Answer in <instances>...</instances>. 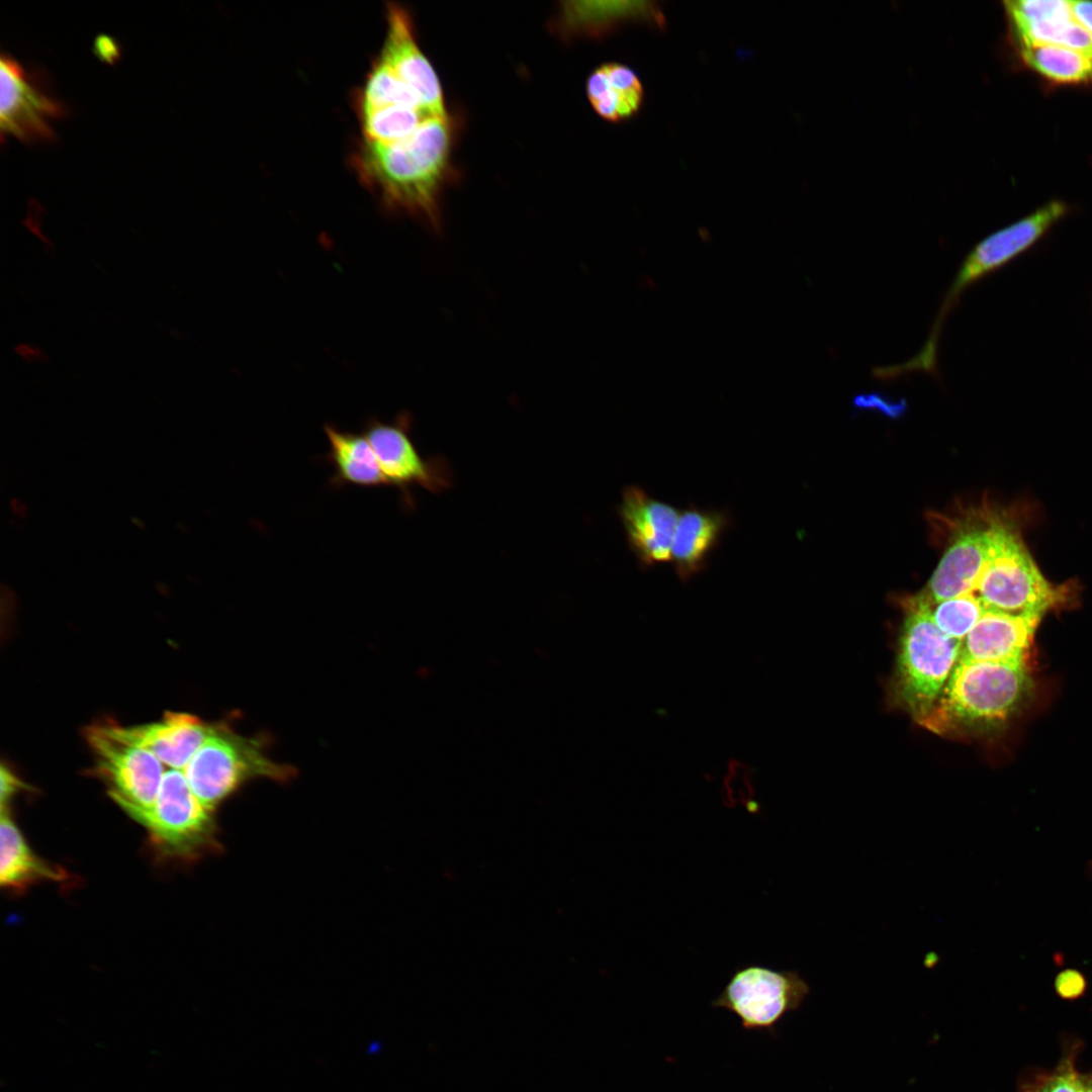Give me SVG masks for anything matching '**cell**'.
<instances>
[{
    "label": "cell",
    "instance_id": "obj_1",
    "mask_svg": "<svg viewBox=\"0 0 1092 1092\" xmlns=\"http://www.w3.org/2000/svg\"><path fill=\"white\" fill-rule=\"evenodd\" d=\"M453 138L448 116L431 117L395 143L361 139L350 164L386 210L412 216L439 233L443 228L440 199L450 172Z\"/></svg>",
    "mask_w": 1092,
    "mask_h": 1092
},
{
    "label": "cell",
    "instance_id": "obj_2",
    "mask_svg": "<svg viewBox=\"0 0 1092 1092\" xmlns=\"http://www.w3.org/2000/svg\"><path fill=\"white\" fill-rule=\"evenodd\" d=\"M1069 211L1061 200H1052L1024 217L1004 226L976 244L967 254L942 298L929 335L921 350L911 358L912 366L924 373H936L938 344L942 326L961 294L984 277L1000 270L1038 244Z\"/></svg>",
    "mask_w": 1092,
    "mask_h": 1092
},
{
    "label": "cell",
    "instance_id": "obj_3",
    "mask_svg": "<svg viewBox=\"0 0 1092 1092\" xmlns=\"http://www.w3.org/2000/svg\"><path fill=\"white\" fill-rule=\"evenodd\" d=\"M1031 688L1023 661L958 659L939 701L924 719L932 727L946 721H1003L1026 700Z\"/></svg>",
    "mask_w": 1092,
    "mask_h": 1092
},
{
    "label": "cell",
    "instance_id": "obj_4",
    "mask_svg": "<svg viewBox=\"0 0 1092 1092\" xmlns=\"http://www.w3.org/2000/svg\"><path fill=\"white\" fill-rule=\"evenodd\" d=\"M183 772L194 795L213 811L245 782L256 778L286 782L295 769L270 759L258 738L216 724Z\"/></svg>",
    "mask_w": 1092,
    "mask_h": 1092
},
{
    "label": "cell",
    "instance_id": "obj_5",
    "mask_svg": "<svg viewBox=\"0 0 1092 1092\" xmlns=\"http://www.w3.org/2000/svg\"><path fill=\"white\" fill-rule=\"evenodd\" d=\"M907 607L899 651L900 688L907 705L926 716L959 659L962 641L935 625L930 605L920 595Z\"/></svg>",
    "mask_w": 1092,
    "mask_h": 1092
},
{
    "label": "cell",
    "instance_id": "obj_6",
    "mask_svg": "<svg viewBox=\"0 0 1092 1092\" xmlns=\"http://www.w3.org/2000/svg\"><path fill=\"white\" fill-rule=\"evenodd\" d=\"M212 812L194 795L183 770L168 768L153 807L133 819L162 856L186 861L217 849Z\"/></svg>",
    "mask_w": 1092,
    "mask_h": 1092
},
{
    "label": "cell",
    "instance_id": "obj_7",
    "mask_svg": "<svg viewBox=\"0 0 1092 1092\" xmlns=\"http://www.w3.org/2000/svg\"><path fill=\"white\" fill-rule=\"evenodd\" d=\"M973 594L986 611L1037 621L1060 600V592L1042 576L1018 535L1003 524Z\"/></svg>",
    "mask_w": 1092,
    "mask_h": 1092
},
{
    "label": "cell",
    "instance_id": "obj_8",
    "mask_svg": "<svg viewBox=\"0 0 1092 1092\" xmlns=\"http://www.w3.org/2000/svg\"><path fill=\"white\" fill-rule=\"evenodd\" d=\"M809 993L796 971L749 964L734 971L711 1005L736 1015L744 1030L776 1034L779 1022L799 1009Z\"/></svg>",
    "mask_w": 1092,
    "mask_h": 1092
},
{
    "label": "cell",
    "instance_id": "obj_9",
    "mask_svg": "<svg viewBox=\"0 0 1092 1092\" xmlns=\"http://www.w3.org/2000/svg\"><path fill=\"white\" fill-rule=\"evenodd\" d=\"M412 416L404 412L392 422L370 418L363 433L371 444L388 487L397 488L404 507L413 509L411 488L440 493L452 485L453 475L444 457H424L411 437Z\"/></svg>",
    "mask_w": 1092,
    "mask_h": 1092
},
{
    "label": "cell",
    "instance_id": "obj_10",
    "mask_svg": "<svg viewBox=\"0 0 1092 1092\" xmlns=\"http://www.w3.org/2000/svg\"><path fill=\"white\" fill-rule=\"evenodd\" d=\"M86 737L97 769L110 786L111 798L131 818L150 810L165 772L158 757L113 736L105 726L90 727Z\"/></svg>",
    "mask_w": 1092,
    "mask_h": 1092
},
{
    "label": "cell",
    "instance_id": "obj_11",
    "mask_svg": "<svg viewBox=\"0 0 1092 1092\" xmlns=\"http://www.w3.org/2000/svg\"><path fill=\"white\" fill-rule=\"evenodd\" d=\"M2 135L24 142L55 138L52 122L64 117L66 106L52 93L40 72L24 69L10 55L0 62Z\"/></svg>",
    "mask_w": 1092,
    "mask_h": 1092
},
{
    "label": "cell",
    "instance_id": "obj_12",
    "mask_svg": "<svg viewBox=\"0 0 1092 1092\" xmlns=\"http://www.w3.org/2000/svg\"><path fill=\"white\" fill-rule=\"evenodd\" d=\"M617 512L641 568L671 560V543L680 513L676 508L650 496L640 486L628 485Z\"/></svg>",
    "mask_w": 1092,
    "mask_h": 1092
},
{
    "label": "cell",
    "instance_id": "obj_13",
    "mask_svg": "<svg viewBox=\"0 0 1092 1092\" xmlns=\"http://www.w3.org/2000/svg\"><path fill=\"white\" fill-rule=\"evenodd\" d=\"M378 59L416 91L428 112L447 116L439 78L417 42L410 13L398 4L387 5L386 33Z\"/></svg>",
    "mask_w": 1092,
    "mask_h": 1092
},
{
    "label": "cell",
    "instance_id": "obj_14",
    "mask_svg": "<svg viewBox=\"0 0 1092 1092\" xmlns=\"http://www.w3.org/2000/svg\"><path fill=\"white\" fill-rule=\"evenodd\" d=\"M999 523L959 535L946 549L926 590L920 596L930 605L973 594L996 548Z\"/></svg>",
    "mask_w": 1092,
    "mask_h": 1092
},
{
    "label": "cell",
    "instance_id": "obj_15",
    "mask_svg": "<svg viewBox=\"0 0 1092 1092\" xmlns=\"http://www.w3.org/2000/svg\"><path fill=\"white\" fill-rule=\"evenodd\" d=\"M105 728L113 736L151 751L169 768L184 770L213 725L188 713L169 712L157 722Z\"/></svg>",
    "mask_w": 1092,
    "mask_h": 1092
},
{
    "label": "cell",
    "instance_id": "obj_16",
    "mask_svg": "<svg viewBox=\"0 0 1092 1092\" xmlns=\"http://www.w3.org/2000/svg\"><path fill=\"white\" fill-rule=\"evenodd\" d=\"M731 525L726 511L702 509L693 504L679 513L671 543V562L681 582L703 572L711 553Z\"/></svg>",
    "mask_w": 1092,
    "mask_h": 1092
},
{
    "label": "cell",
    "instance_id": "obj_17",
    "mask_svg": "<svg viewBox=\"0 0 1092 1092\" xmlns=\"http://www.w3.org/2000/svg\"><path fill=\"white\" fill-rule=\"evenodd\" d=\"M1038 622L986 611L962 641L959 659L1023 661Z\"/></svg>",
    "mask_w": 1092,
    "mask_h": 1092
},
{
    "label": "cell",
    "instance_id": "obj_18",
    "mask_svg": "<svg viewBox=\"0 0 1092 1092\" xmlns=\"http://www.w3.org/2000/svg\"><path fill=\"white\" fill-rule=\"evenodd\" d=\"M632 22L664 24V15L650 1H576L564 2L557 21L559 31L566 34H606Z\"/></svg>",
    "mask_w": 1092,
    "mask_h": 1092
},
{
    "label": "cell",
    "instance_id": "obj_19",
    "mask_svg": "<svg viewBox=\"0 0 1092 1092\" xmlns=\"http://www.w3.org/2000/svg\"><path fill=\"white\" fill-rule=\"evenodd\" d=\"M324 432L329 444L324 459L334 469L330 479L332 487H388L374 450L363 432L345 431L333 424H326Z\"/></svg>",
    "mask_w": 1092,
    "mask_h": 1092
},
{
    "label": "cell",
    "instance_id": "obj_20",
    "mask_svg": "<svg viewBox=\"0 0 1092 1092\" xmlns=\"http://www.w3.org/2000/svg\"><path fill=\"white\" fill-rule=\"evenodd\" d=\"M586 95L594 110L605 120L619 122L640 110L644 90L637 74L628 66L608 63L587 78Z\"/></svg>",
    "mask_w": 1092,
    "mask_h": 1092
},
{
    "label": "cell",
    "instance_id": "obj_21",
    "mask_svg": "<svg viewBox=\"0 0 1092 1092\" xmlns=\"http://www.w3.org/2000/svg\"><path fill=\"white\" fill-rule=\"evenodd\" d=\"M65 873L36 856L24 840L7 810H1L0 882L10 890H21L42 881H63Z\"/></svg>",
    "mask_w": 1092,
    "mask_h": 1092
},
{
    "label": "cell",
    "instance_id": "obj_22",
    "mask_svg": "<svg viewBox=\"0 0 1092 1092\" xmlns=\"http://www.w3.org/2000/svg\"><path fill=\"white\" fill-rule=\"evenodd\" d=\"M1022 62L1045 79L1059 84L1092 83V58L1053 44L1017 47Z\"/></svg>",
    "mask_w": 1092,
    "mask_h": 1092
},
{
    "label": "cell",
    "instance_id": "obj_23",
    "mask_svg": "<svg viewBox=\"0 0 1092 1092\" xmlns=\"http://www.w3.org/2000/svg\"><path fill=\"white\" fill-rule=\"evenodd\" d=\"M355 105L356 112L386 106L425 109L416 91L378 58L374 60L363 86L356 94Z\"/></svg>",
    "mask_w": 1092,
    "mask_h": 1092
},
{
    "label": "cell",
    "instance_id": "obj_24",
    "mask_svg": "<svg viewBox=\"0 0 1092 1092\" xmlns=\"http://www.w3.org/2000/svg\"><path fill=\"white\" fill-rule=\"evenodd\" d=\"M362 139L383 144L404 140L431 117L423 108L386 106L357 112Z\"/></svg>",
    "mask_w": 1092,
    "mask_h": 1092
},
{
    "label": "cell",
    "instance_id": "obj_25",
    "mask_svg": "<svg viewBox=\"0 0 1092 1092\" xmlns=\"http://www.w3.org/2000/svg\"><path fill=\"white\" fill-rule=\"evenodd\" d=\"M1082 1048L1080 1039L1068 1038L1056 1067L1052 1070L1025 1069L1019 1077L1016 1092H1081L1076 1062Z\"/></svg>",
    "mask_w": 1092,
    "mask_h": 1092
},
{
    "label": "cell",
    "instance_id": "obj_26",
    "mask_svg": "<svg viewBox=\"0 0 1092 1092\" xmlns=\"http://www.w3.org/2000/svg\"><path fill=\"white\" fill-rule=\"evenodd\" d=\"M1017 47L1053 44L1078 51L1092 58V35L1076 19L1011 25Z\"/></svg>",
    "mask_w": 1092,
    "mask_h": 1092
},
{
    "label": "cell",
    "instance_id": "obj_27",
    "mask_svg": "<svg viewBox=\"0 0 1092 1092\" xmlns=\"http://www.w3.org/2000/svg\"><path fill=\"white\" fill-rule=\"evenodd\" d=\"M931 617L935 625L948 637L963 641L974 628L986 609L974 594H966L934 604Z\"/></svg>",
    "mask_w": 1092,
    "mask_h": 1092
},
{
    "label": "cell",
    "instance_id": "obj_28",
    "mask_svg": "<svg viewBox=\"0 0 1092 1092\" xmlns=\"http://www.w3.org/2000/svg\"><path fill=\"white\" fill-rule=\"evenodd\" d=\"M1004 6L1011 25L1075 18L1070 1L1016 0L1005 1Z\"/></svg>",
    "mask_w": 1092,
    "mask_h": 1092
},
{
    "label": "cell",
    "instance_id": "obj_29",
    "mask_svg": "<svg viewBox=\"0 0 1092 1092\" xmlns=\"http://www.w3.org/2000/svg\"><path fill=\"white\" fill-rule=\"evenodd\" d=\"M1054 988L1060 998L1069 1001L1077 1000L1086 993L1087 979L1077 969H1065L1055 977Z\"/></svg>",
    "mask_w": 1092,
    "mask_h": 1092
},
{
    "label": "cell",
    "instance_id": "obj_30",
    "mask_svg": "<svg viewBox=\"0 0 1092 1092\" xmlns=\"http://www.w3.org/2000/svg\"><path fill=\"white\" fill-rule=\"evenodd\" d=\"M853 403L857 407L874 408L886 414L890 418H899L904 414L906 403L904 399L900 401L887 397L882 393L859 394L853 400Z\"/></svg>",
    "mask_w": 1092,
    "mask_h": 1092
},
{
    "label": "cell",
    "instance_id": "obj_31",
    "mask_svg": "<svg viewBox=\"0 0 1092 1092\" xmlns=\"http://www.w3.org/2000/svg\"><path fill=\"white\" fill-rule=\"evenodd\" d=\"M0 780H1V791H0L1 797H0V801H1V810H3V809H6V806L8 805L9 801L19 791V789L23 788V784L15 777L14 774H12V771L8 767H6L4 765H2L1 769H0Z\"/></svg>",
    "mask_w": 1092,
    "mask_h": 1092
},
{
    "label": "cell",
    "instance_id": "obj_32",
    "mask_svg": "<svg viewBox=\"0 0 1092 1092\" xmlns=\"http://www.w3.org/2000/svg\"><path fill=\"white\" fill-rule=\"evenodd\" d=\"M1074 17L1092 35V1H1070Z\"/></svg>",
    "mask_w": 1092,
    "mask_h": 1092
},
{
    "label": "cell",
    "instance_id": "obj_33",
    "mask_svg": "<svg viewBox=\"0 0 1092 1092\" xmlns=\"http://www.w3.org/2000/svg\"><path fill=\"white\" fill-rule=\"evenodd\" d=\"M1081 1092H1092V1072L1080 1073Z\"/></svg>",
    "mask_w": 1092,
    "mask_h": 1092
},
{
    "label": "cell",
    "instance_id": "obj_34",
    "mask_svg": "<svg viewBox=\"0 0 1092 1092\" xmlns=\"http://www.w3.org/2000/svg\"><path fill=\"white\" fill-rule=\"evenodd\" d=\"M382 1049H383V1044H382V1042L380 1040H373L368 1044L366 1054L368 1056H374V1055L379 1054L380 1052H382Z\"/></svg>",
    "mask_w": 1092,
    "mask_h": 1092
},
{
    "label": "cell",
    "instance_id": "obj_35",
    "mask_svg": "<svg viewBox=\"0 0 1092 1092\" xmlns=\"http://www.w3.org/2000/svg\"><path fill=\"white\" fill-rule=\"evenodd\" d=\"M131 523H132V524H133V525H134V526H135L136 528H139V529H141V530H145V529H146V524H145V522H144V521H143V520H142L141 518H138V517H133V518H131Z\"/></svg>",
    "mask_w": 1092,
    "mask_h": 1092
}]
</instances>
